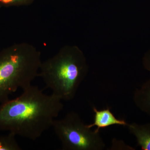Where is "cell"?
Here are the masks:
<instances>
[{
    "label": "cell",
    "mask_w": 150,
    "mask_h": 150,
    "mask_svg": "<svg viewBox=\"0 0 150 150\" xmlns=\"http://www.w3.org/2000/svg\"><path fill=\"white\" fill-rule=\"evenodd\" d=\"M143 63L145 69L150 71V49L145 54L143 59Z\"/></svg>",
    "instance_id": "cell-10"
},
{
    "label": "cell",
    "mask_w": 150,
    "mask_h": 150,
    "mask_svg": "<svg viewBox=\"0 0 150 150\" xmlns=\"http://www.w3.org/2000/svg\"><path fill=\"white\" fill-rule=\"evenodd\" d=\"M16 137L15 134L10 132L7 135L0 136V150H21Z\"/></svg>",
    "instance_id": "cell-8"
},
{
    "label": "cell",
    "mask_w": 150,
    "mask_h": 150,
    "mask_svg": "<svg viewBox=\"0 0 150 150\" xmlns=\"http://www.w3.org/2000/svg\"><path fill=\"white\" fill-rule=\"evenodd\" d=\"M133 100L139 109L150 116V79L136 89Z\"/></svg>",
    "instance_id": "cell-7"
},
{
    "label": "cell",
    "mask_w": 150,
    "mask_h": 150,
    "mask_svg": "<svg viewBox=\"0 0 150 150\" xmlns=\"http://www.w3.org/2000/svg\"><path fill=\"white\" fill-rule=\"evenodd\" d=\"M93 109L95 113L93 123L88 125V126L91 129L94 126H96L95 131L97 132H99L100 129L113 125L127 126L129 124L123 119L116 118L108 108L103 110H98L93 107Z\"/></svg>",
    "instance_id": "cell-5"
},
{
    "label": "cell",
    "mask_w": 150,
    "mask_h": 150,
    "mask_svg": "<svg viewBox=\"0 0 150 150\" xmlns=\"http://www.w3.org/2000/svg\"><path fill=\"white\" fill-rule=\"evenodd\" d=\"M62 101L54 94H46L31 85L18 97L0 103V131L37 139L52 127L64 108Z\"/></svg>",
    "instance_id": "cell-1"
},
{
    "label": "cell",
    "mask_w": 150,
    "mask_h": 150,
    "mask_svg": "<svg viewBox=\"0 0 150 150\" xmlns=\"http://www.w3.org/2000/svg\"><path fill=\"white\" fill-rule=\"evenodd\" d=\"M32 0H0V3L5 5L27 4Z\"/></svg>",
    "instance_id": "cell-9"
},
{
    "label": "cell",
    "mask_w": 150,
    "mask_h": 150,
    "mask_svg": "<svg viewBox=\"0 0 150 150\" xmlns=\"http://www.w3.org/2000/svg\"><path fill=\"white\" fill-rule=\"evenodd\" d=\"M0 50H1V49H0Z\"/></svg>",
    "instance_id": "cell-11"
},
{
    "label": "cell",
    "mask_w": 150,
    "mask_h": 150,
    "mask_svg": "<svg viewBox=\"0 0 150 150\" xmlns=\"http://www.w3.org/2000/svg\"><path fill=\"white\" fill-rule=\"evenodd\" d=\"M87 71L82 52L76 46H67L42 62L38 76L52 93L62 100L69 101L74 98Z\"/></svg>",
    "instance_id": "cell-2"
},
{
    "label": "cell",
    "mask_w": 150,
    "mask_h": 150,
    "mask_svg": "<svg viewBox=\"0 0 150 150\" xmlns=\"http://www.w3.org/2000/svg\"><path fill=\"white\" fill-rule=\"evenodd\" d=\"M41 53L35 46L22 42L0 50V103L18 88L31 85L38 76Z\"/></svg>",
    "instance_id": "cell-3"
},
{
    "label": "cell",
    "mask_w": 150,
    "mask_h": 150,
    "mask_svg": "<svg viewBox=\"0 0 150 150\" xmlns=\"http://www.w3.org/2000/svg\"><path fill=\"white\" fill-rule=\"evenodd\" d=\"M129 132L137 139L142 150H150V123L142 124L136 123L128 124Z\"/></svg>",
    "instance_id": "cell-6"
},
{
    "label": "cell",
    "mask_w": 150,
    "mask_h": 150,
    "mask_svg": "<svg viewBox=\"0 0 150 150\" xmlns=\"http://www.w3.org/2000/svg\"><path fill=\"white\" fill-rule=\"evenodd\" d=\"M52 127L63 150H102L105 148L99 132L91 130L74 111L68 112L62 119H56Z\"/></svg>",
    "instance_id": "cell-4"
}]
</instances>
